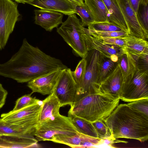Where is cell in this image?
<instances>
[{
	"label": "cell",
	"mask_w": 148,
	"mask_h": 148,
	"mask_svg": "<svg viewBox=\"0 0 148 148\" xmlns=\"http://www.w3.org/2000/svg\"><path fill=\"white\" fill-rule=\"evenodd\" d=\"M67 68L61 60L33 47L24 38L19 50L7 62L0 64V75L23 83Z\"/></svg>",
	"instance_id": "1"
},
{
	"label": "cell",
	"mask_w": 148,
	"mask_h": 148,
	"mask_svg": "<svg viewBox=\"0 0 148 148\" xmlns=\"http://www.w3.org/2000/svg\"><path fill=\"white\" fill-rule=\"evenodd\" d=\"M104 120L115 139H134L140 142L148 139V116L127 104H119Z\"/></svg>",
	"instance_id": "2"
},
{
	"label": "cell",
	"mask_w": 148,
	"mask_h": 148,
	"mask_svg": "<svg viewBox=\"0 0 148 148\" xmlns=\"http://www.w3.org/2000/svg\"><path fill=\"white\" fill-rule=\"evenodd\" d=\"M120 100L99 93L76 95L68 114L92 123L107 117L119 105Z\"/></svg>",
	"instance_id": "3"
},
{
	"label": "cell",
	"mask_w": 148,
	"mask_h": 148,
	"mask_svg": "<svg viewBox=\"0 0 148 148\" xmlns=\"http://www.w3.org/2000/svg\"><path fill=\"white\" fill-rule=\"evenodd\" d=\"M79 133L69 116L60 114L38 122L33 135L38 141H50L56 136H71Z\"/></svg>",
	"instance_id": "4"
},
{
	"label": "cell",
	"mask_w": 148,
	"mask_h": 148,
	"mask_svg": "<svg viewBox=\"0 0 148 148\" xmlns=\"http://www.w3.org/2000/svg\"><path fill=\"white\" fill-rule=\"evenodd\" d=\"M57 32L77 55L82 58L86 57L88 51L84 37V27L75 14L69 16Z\"/></svg>",
	"instance_id": "5"
},
{
	"label": "cell",
	"mask_w": 148,
	"mask_h": 148,
	"mask_svg": "<svg viewBox=\"0 0 148 148\" xmlns=\"http://www.w3.org/2000/svg\"><path fill=\"white\" fill-rule=\"evenodd\" d=\"M42 101L26 106L18 110L3 113L1 118L4 121L16 125L33 135L38 123Z\"/></svg>",
	"instance_id": "6"
},
{
	"label": "cell",
	"mask_w": 148,
	"mask_h": 148,
	"mask_svg": "<svg viewBox=\"0 0 148 148\" xmlns=\"http://www.w3.org/2000/svg\"><path fill=\"white\" fill-rule=\"evenodd\" d=\"M20 14L12 0H0V50L5 48Z\"/></svg>",
	"instance_id": "7"
},
{
	"label": "cell",
	"mask_w": 148,
	"mask_h": 148,
	"mask_svg": "<svg viewBox=\"0 0 148 148\" xmlns=\"http://www.w3.org/2000/svg\"><path fill=\"white\" fill-rule=\"evenodd\" d=\"M120 99L130 102L148 98V71L137 69L132 79L122 86Z\"/></svg>",
	"instance_id": "8"
},
{
	"label": "cell",
	"mask_w": 148,
	"mask_h": 148,
	"mask_svg": "<svg viewBox=\"0 0 148 148\" xmlns=\"http://www.w3.org/2000/svg\"><path fill=\"white\" fill-rule=\"evenodd\" d=\"M54 92L61 107L70 105L74 102L76 95L77 87L71 69L67 68L62 70Z\"/></svg>",
	"instance_id": "9"
},
{
	"label": "cell",
	"mask_w": 148,
	"mask_h": 148,
	"mask_svg": "<svg viewBox=\"0 0 148 148\" xmlns=\"http://www.w3.org/2000/svg\"><path fill=\"white\" fill-rule=\"evenodd\" d=\"M99 52L95 49L88 51L85 58L86 66L83 80L76 95L96 93L99 84L97 82V64Z\"/></svg>",
	"instance_id": "10"
},
{
	"label": "cell",
	"mask_w": 148,
	"mask_h": 148,
	"mask_svg": "<svg viewBox=\"0 0 148 148\" xmlns=\"http://www.w3.org/2000/svg\"><path fill=\"white\" fill-rule=\"evenodd\" d=\"M127 23L129 34L145 40L148 38V33L139 23L136 14L128 0H116Z\"/></svg>",
	"instance_id": "11"
},
{
	"label": "cell",
	"mask_w": 148,
	"mask_h": 148,
	"mask_svg": "<svg viewBox=\"0 0 148 148\" xmlns=\"http://www.w3.org/2000/svg\"><path fill=\"white\" fill-rule=\"evenodd\" d=\"M62 70H58L34 78L28 82L27 86L32 93L37 92L48 95L54 90L58 77Z\"/></svg>",
	"instance_id": "12"
},
{
	"label": "cell",
	"mask_w": 148,
	"mask_h": 148,
	"mask_svg": "<svg viewBox=\"0 0 148 148\" xmlns=\"http://www.w3.org/2000/svg\"><path fill=\"white\" fill-rule=\"evenodd\" d=\"M123 83L122 76L117 64L114 70L99 84L98 93L120 98Z\"/></svg>",
	"instance_id": "13"
},
{
	"label": "cell",
	"mask_w": 148,
	"mask_h": 148,
	"mask_svg": "<svg viewBox=\"0 0 148 148\" xmlns=\"http://www.w3.org/2000/svg\"><path fill=\"white\" fill-rule=\"evenodd\" d=\"M27 3L41 9L52 10L69 16L76 14L75 4L68 0H28Z\"/></svg>",
	"instance_id": "14"
},
{
	"label": "cell",
	"mask_w": 148,
	"mask_h": 148,
	"mask_svg": "<svg viewBox=\"0 0 148 148\" xmlns=\"http://www.w3.org/2000/svg\"><path fill=\"white\" fill-rule=\"evenodd\" d=\"M34 12L35 23L46 31L51 32L63 22L64 14L60 12L41 9L35 10Z\"/></svg>",
	"instance_id": "15"
},
{
	"label": "cell",
	"mask_w": 148,
	"mask_h": 148,
	"mask_svg": "<svg viewBox=\"0 0 148 148\" xmlns=\"http://www.w3.org/2000/svg\"><path fill=\"white\" fill-rule=\"evenodd\" d=\"M84 37L88 51L95 49L103 56L110 58L112 54H116L119 57L124 53L123 49L107 44L85 32Z\"/></svg>",
	"instance_id": "16"
},
{
	"label": "cell",
	"mask_w": 148,
	"mask_h": 148,
	"mask_svg": "<svg viewBox=\"0 0 148 148\" xmlns=\"http://www.w3.org/2000/svg\"><path fill=\"white\" fill-rule=\"evenodd\" d=\"M101 140L79 133L71 136L60 135L55 136L51 141L66 145L73 148H86L90 142L95 145L99 144Z\"/></svg>",
	"instance_id": "17"
},
{
	"label": "cell",
	"mask_w": 148,
	"mask_h": 148,
	"mask_svg": "<svg viewBox=\"0 0 148 148\" xmlns=\"http://www.w3.org/2000/svg\"><path fill=\"white\" fill-rule=\"evenodd\" d=\"M61 107L60 101L54 92L42 101V105L38 122L52 118L60 114Z\"/></svg>",
	"instance_id": "18"
},
{
	"label": "cell",
	"mask_w": 148,
	"mask_h": 148,
	"mask_svg": "<svg viewBox=\"0 0 148 148\" xmlns=\"http://www.w3.org/2000/svg\"><path fill=\"white\" fill-rule=\"evenodd\" d=\"M117 63L122 76L123 86L133 78L137 70L135 62L130 54L124 52L119 57Z\"/></svg>",
	"instance_id": "19"
},
{
	"label": "cell",
	"mask_w": 148,
	"mask_h": 148,
	"mask_svg": "<svg viewBox=\"0 0 148 148\" xmlns=\"http://www.w3.org/2000/svg\"><path fill=\"white\" fill-rule=\"evenodd\" d=\"M102 0L108 11L109 22L119 27L129 34L127 23L116 1Z\"/></svg>",
	"instance_id": "20"
},
{
	"label": "cell",
	"mask_w": 148,
	"mask_h": 148,
	"mask_svg": "<svg viewBox=\"0 0 148 148\" xmlns=\"http://www.w3.org/2000/svg\"><path fill=\"white\" fill-rule=\"evenodd\" d=\"M122 38L125 44L124 52L132 56H136L144 52H148V43L145 39L130 35Z\"/></svg>",
	"instance_id": "21"
},
{
	"label": "cell",
	"mask_w": 148,
	"mask_h": 148,
	"mask_svg": "<svg viewBox=\"0 0 148 148\" xmlns=\"http://www.w3.org/2000/svg\"><path fill=\"white\" fill-rule=\"evenodd\" d=\"M84 1L92 13L94 22H109L108 11L102 0Z\"/></svg>",
	"instance_id": "22"
},
{
	"label": "cell",
	"mask_w": 148,
	"mask_h": 148,
	"mask_svg": "<svg viewBox=\"0 0 148 148\" xmlns=\"http://www.w3.org/2000/svg\"><path fill=\"white\" fill-rule=\"evenodd\" d=\"M117 62H112L110 58L104 56L99 53L97 64V82L100 84L115 69Z\"/></svg>",
	"instance_id": "23"
},
{
	"label": "cell",
	"mask_w": 148,
	"mask_h": 148,
	"mask_svg": "<svg viewBox=\"0 0 148 148\" xmlns=\"http://www.w3.org/2000/svg\"><path fill=\"white\" fill-rule=\"evenodd\" d=\"M68 116L70 117L79 133L94 138H99L92 123L70 114H68Z\"/></svg>",
	"instance_id": "24"
},
{
	"label": "cell",
	"mask_w": 148,
	"mask_h": 148,
	"mask_svg": "<svg viewBox=\"0 0 148 148\" xmlns=\"http://www.w3.org/2000/svg\"><path fill=\"white\" fill-rule=\"evenodd\" d=\"M27 134H31L19 126L8 123L0 118V136H20Z\"/></svg>",
	"instance_id": "25"
},
{
	"label": "cell",
	"mask_w": 148,
	"mask_h": 148,
	"mask_svg": "<svg viewBox=\"0 0 148 148\" xmlns=\"http://www.w3.org/2000/svg\"><path fill=\"white\" fill-rule=\"evenodd\" d=\"M136 15L140 25L148 33V0L140 2Z\"/></svg>",
	"instance_id": "26"
},
{
	"label": "cell",
	"mask_w": 148,
	"mask_h": 148,
	"mask_svg": "<svg viewBox=\"0 0 148 148\" xmlns=\"http://www.w3.org/2000/svg\"><path fill=\"white\" fill-rule=\"evenodd\" d=\"M75 10L76 14L80 17L82 25L83 27L88 26L95 22L90 11L85 3L82 5H76Z\"/></svg>",
	"instance_id": "27"
},
{
	"label": "cell",
	"mask_w": 148,
	"mask_h": 148,
	"mask_svg": "<svg viewBox=\"0 0 148 148\" xmlns=\"http://www.w3.org/2000/svg\"><path fill=\"white\" fill-rule=\"evenodd\" d=\"M86 66L85 58H82L78 63L75 70L72 71L74 79L76 83L77 92L80 88L84 76Z\"/></svg>",
	"instance_id": "28"
},
{
	"label": "cell",
	"mask_w": 148,
	"mask_h": 148,
	"mask_svg": "<svg viewBox=\"0 0 148 148\" xmlns=\"http://www.w3.org/2000/svg\"><path fill=\"white\" fill-rule=\"evenodd\" d=\"M85 32L95 38L100 37H122L128 34L124 30L119 31H101L89 30L84 28Z\"/></svg>",
	"instance_id": "29"
},
{
	"label": "cell",
	"mask_w": 148,
	"mask_h": 148,
	"mask_svg": "<svg viewBox=\"0 0 148 148\" xmlns=\"http://www.w3.org/2000/svg\"><path fill=\"white\" fill-rule=\"evenodd\" d=\"M100 139L108 138L112 136L111 133L104 119L97 120L92 123Z\"/></svg>",
	"instance_id": "30"
},
{
	"label": "cell",
	"mask_w": 148,
	"mask_h": 148,
	"mask_svg": "<svg viewBox=\"0 0 148 148\" xmlns=\"http://www.w3.org/2000/svg\"><path fill=\"white\" fill-rule=\"evenodd\" d=\"M89 30L101 31H119L123 30L121 28L110 22H94L90 25Z\"/></svg>",
	"instance_id": "31"
},
{
	"label": "cell",
	"mask_w": 148,
	"mask_h": 148,
	"mask_svg": "<svg viewBox=\"0 0 148 148\" xmlns=\"http://www.w3.org/2000/svg\"><path fill=\"white\" fill-rule=\"evenodd\" d=\"M32 94L31 93L25 95L18 98L16 101L15 106L12 111L18 110L26 106L37 103L40 100L35 97H32Z\"/></svg>",
	"instance_id": "32"
},
{
	"label": "cell",
	"mask_w": 148,
	"mask_h": 148,
	"mask_svg": "<svg viewBox=\"0 0 148 148\" xmlns=\"http://www.w3.org/2000/svg\"><path fill=\"white\" fill-rule=\"evenodd\" d=\"M127 104L132 109L148 116V98L136 100Z\"/></svg>",
	"instance_id": "33"
},
{
	"label": "cell",
	"mask_w": 148,
	"mask_h": 148,
	"mask_svg": "<svg viewBox=\"0 0 148 148\" xmlns=\"http://www.w3.org/2000/svg\"><path fill=\"white\" fill-rule=\"evenodd\" d=\"M132 56L135 60L138 70L148 71V52H144Z\"/></svg>",
	"instance_id": "34"
},
{
	"label": "cell",
	"mask_w": 148,
	"mask_h": 148,
	"mask_svg": "<svg viewBox=\"0 0 148 148\" xmlns=\"http://www.w3.org/2000/svg\"><path fill=\"white\" fill-rule=\"evenodd\" d=\"M122 37H100L97 38L101 40L107 44L116 46L124 49L125 44Z\"/></svg>",
	"instance_id": "35"
},
{
	"label": "cell",
	"mask_w": 148,
	"mask_h": 148,
	"mask_svg": "<svg viewBox=\"0 0 148 148\" xmlns=\"http://www.w3.org/2000/svg\"><path fill=\"white\" fill-rule=\"evenodd\" d=\"M127 143L124 141L119 140L115 138L112 135L110 137L101 139L99 145L103 143L108 145L112 146V144L117 143Z\"/></svg>",
	"instance_id": "36"
},
{
	"label": "cell",
	"mask_w": 148,
	"mask_h": 148,
	"mask_svg": "<svg viewBox=\"0 0 148 148\" xmlns=\"http://www.w3.org/2000/svg\"><path fill=\"white\" fill-rule=\"evenodd\" d=\"M8 92L0 83V110L5 104Z\"/></svg>",
	"instance_id": "37"
},
{
	"label": "cell",
	"mask_w": 148,
	"mask_h": 148,
	"mask_svg": "<svg viewBox=\"0 0 148 148\" xmlns=\"http://www.w3.org/2000/svg\"><path fill=\"white\" fill-rule=\"evenodd\" d=\"M128 0L133 10L135 13L136 14L137 12L139 4L142 0Z\"/></svg>",
	"instance_id": "38"
},
{
	"label": "cell",
	"mask_w": 148,
	"mask_h": 148,
	"mask_svg": "<svg viewBox=\"0 0 148 148\" xmlns=\"http://www.w3.org/2000/svg\"><path fill=\"white\" fill-rule=\"evenodd\" d=\"M70 2L75 4L76 5H79L84 4L83 0H68Z\"/></svg>",
	"instance_id": "39"
},
{
	"label": "cell",
	"mask_w": 148,
	"mask_h": 148,
	"mask_svg": "<svg viewBox=\"0 0 148 148\" xmlns=\"http://www.w3.org/2000/svg\"><path fill=\"white\" fill-rule=\"evenodd\" d=\"M119 57L116 54H112L111 55L110 58L113 62H117L118 60Z\"/></svg>",
	"instance_id": "40"
},
{
	"label": "cell",
	"mask_w": 148,
	"mask_h": 148,
	"mask_svg": "<svg viewBox=\"0 0 148 148\" xmlns=\"http://www.w3.org/2000/svg\"><path fill=\"white\" fill-rule=\"evenodd\" d=\"M18 3H22L24 4V2L25 1L28 0H13Z\"/></svg>",
	"instance_id": "41"
}]
</instances>
